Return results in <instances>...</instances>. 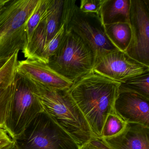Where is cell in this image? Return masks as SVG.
<instances>
[{"label": "cell", "instance_id": "1", "mask_svg": "<svg viewBox=\"0 0 149 149\" xmlns=\"http://www.w3.org/2000/svg\"><path fill=\"white\" fill-rule=\"evenodd\" d=\"M121 83L91 70L68 90L88 122L95 137H101L103 126L114 104Z\"/></svg>", "mask_w": 149, "mask_h": 149}, {"label": "cell", "instance_id": "2", "mask_svg": "<svg viewBox=\"0 0 149 149\" xmlns=\"http://www.w3.org/2000/svg\"><path fill=\"white\" fill-rule=\"evenodd\" d=\"M28 80L44 109L72 137L79 147L93 139L94 136L89 125L68 89H55Z\"/></svg>", "mask_w": 149, "mask_h": 149}, {"label": "cell", "instance_id": "3", "mask_svg": "<svg viewBox=\"0 0 149 149\" xmlns=\"http://www.w3.org/2000/svg\"><path fill=\"white\" fill-rule=\"evenodd\" d=\"M61 23L64 24L65 31L74 33L91 49L95 59L118 50L107 37L99 15L83 13L76 1L64 0Z\"/></svg>", "mask_w": 149, "mask_h": 149}, {"label": "cell", "instance_id": "4", "mask_svg": "<svg viewBox=\"0 0 149 149\" xmlns=\"http://www.w3.org/2000/svg\"><path fill=\"white\" fill-rule=\"evenodd\" d=\"M95 59L94 52L78 36L65 30L58 49L47 64L73 83L92 70Z\"/></svg>", "mask_w": 149, "mask_h": 149}, {"label": "cell", "instance_id": "5", "mask_svg": "<svg viewBox=\"0 0 149 149\" xmlns=\"http://www.w3.org/2000/svg\"><path fill=\"white\" fill-rule=\"evenodd\" d=\"M39 1L9 0L0 11V59L24 48L26 24Z\"/></svg>", "mask_w": 149, "mask_h": 149}, {"label": "cell", "instance_id": "6", "mask_svg": "<svg viewBox=\"0 0 149 149\" xmlns=\"http://www.w3.org/2000/svg\"><path fill=\"white\" fill-rule=\"evenodd\" d=\"M15 141L18 149H80L72 137L45 109Z\"/></svg>", "mask_w": 149, "mask_h": 149}, {"label": "cell", "instance_id": "7", "mask_svg": "<svg viewBox=\"0 0 149 149\" xmlns=\"http://www.w3.org/2000/svg\"><path fill=\"white\" fill-rule=\"evenodd\" d=\"M44 110L40 101L34 94L29 81L17 73L14 92L4 129L12 139L15 140Z\"/></svg>", "mask_w": 149, "mask_h": 149}, {"label": "cell", "instance_id": "8", "mask_svg": "<svg viewBox=\"0 0 149 149\" xmlns=\"http://www.w3.org/2000/svg\"><path fill=\"white\" fill-rule=\"evenodd\" d=\"M130 42L125 54L149 66V0H130Z\"/></svg>", "mask_w": 149, "mask_h": 149}, {"label": "cell", "instance_id": "9", "mask_svg": "<svg viewBox=\"0 0 149 149\" xmlns=\"http://www.w3.org/2000/svg\"><path fill=\"white\" fill-rule=\"evenodd\" d=\"M93 70L120 83L149 72V66L137 61L124 52L115 50L95 60Z\"/></svg>", "mask_w": 149, "mask_h": 149}, {"label": "cell", "instance_id": "10", "mask_svg": "<svg viewBox=\"0 0 149 149\" xmlns=\"http://www.w3.org/2000/svg\"><path fill=\"white\" fill-rule=\"evenodd\" d=\"M114 109L127 123L139 124L149 127V99L132 92H118Z\"/></svg>", "mask_w": 149, "mask_h": 149}, {"label": "cell", "instance_id": "11", "mask_svg": "<svg viewBox=\"0 0 149 149\" xmlns=\"http://www.w3.org/2000/svg\"><path fill=\"white\" fill-rule=\"evenodd\" d=\"M17 73L27 79L55 89H69L73 84L47 64L35 60L19 61Z\"/></svg>", "mask_w": 149, "mask_h": 149}, {"label": "cell", "instance_id": "12", "mask_svg": "<svg viewBox=\"0 0 149 149\" xmlns=\"http://www.w3.org/2000/svg\"><path fill=\"white\" fill-rule=\"evenodd\" d=\"M18 51L12 55L0 70V128L4 129L15 88Z\"/></svg>", "mask_w": 149, "mask_h": 149}, {"label": "cell", "instance_id": "13", "mask_svg": "<svg viewBox=\"0 0 149 149\" xmlns=\"http://www.w3.org/2000/svg\"><path fill=\"white\" fill-rule=\"evenodd\" d=\"M102 139L113 149H149V127L129 123L119 134Z\"/></svg>", "mask_w": 149, "mask_h": 149}, {"label": "cell", "instance_id": "14", "mask_svg": "<svg viewBox=\"0 0 149 149\" xmlns=\"http://www.w3.org/2000/svg\"><path fill=\"white\" fill-rule=\"evenodd\" d=\"M130 0H103L99 16L103 25L130 24Z\"/></svg>", "mask_w": 149, "mask_h": 149}, {"label": "cell", "instance_id": "15", "mask_svg": "<svg viewBox=\"0 0 149 149\" xmlns=\"http://www.w3.org/2000/svg\"><path fill=\"white\" fill-rule=\"evenodd\" d=\"M104 26L106 36L112 45L119 51L125 53L131 39L130 25L117 23Z\"/></svg>", "mask_w": 149, "mask_h": 149}, {"label": "cell", "instance_id": "16", "mask_svg": "<svg viewBox=\"0 0 149 149\" xmlns=\"http://www.w3.org/2000/svg\"><path fill=\"white\" fill-rule=\"evenodd\" d=\"M45 17L35 30L29 43L22 49L24 57L28 60L40 61L42 54L46 45Z\"/></svg>", "mask_w": 149, "mask_h": 149}, {"label": "cell", "instance_id": "17", "mask_svg": "<svg viewBox=\"0 0 149 149\" xmlns=\"http://www.w3.org/2000/svg\"><path fill=\"white\" fill-rule=\"evenodd\" d=\"M63 3V0H49L45 18L46 45L54 36L61 26Z\"/></svg>", "mask_w": 149, "mask_h": 149}, {"label": "cell", "instance_id": "18", "mask_svg": "<svg viewBox=\"0 0 149 149\" xmlns=\"http://www.w3.org/2000/svg\"><path fill=\"white\" fill-rule=\"evenodd\" d=\"M120 92H132L149 99V72L121 83Z\"/></svg>", "mask_w": 149, "mask_h": 149}, {"label": "cell", "instance_id": "19", "mask_svg": "<svg viewBox=\"0 0 149 149\" xmlns=\"http://www.w3.org/2000/svg\"><path fill=\"white\" fill-rule=\"evenodd\" d=\"M49 1V0H39L33 13L29 17L26 24L25 47L29 43L35 30L46 16Z\"/></svg>", "mask_w": 149, "mask_h": 149}, {"label": "cell", "instance_id": "20", "mask_svg": "<svg viewBox=\"0 0 149 149\" xmlns=\"http://www.w3.org/2000/svg\"><path fill=\"white\" fill-rule=\"evenodd\" d=\"M126 124L127 123L116 112L110 113L105 119L100 138L103 139L116 136L123 130Z\"/></svg>", "mask_w": 149, "mask_h": 149}, {"label": "cell", "instance_id": "21", "mask_svg": "<svg viewBox=\"0 0 149 149\" xmlns=\"http://www.w3.org/2000/svg\"><path fill=\"white\" fill-rule=\"evenodd\" d=\"M65 33L64 24L61 23L58 32L52 40L45 46L42 54L40 62L47 64L49 58L53 56L58 49Z\"/></svg>", "mask_w": 149, "mask_h": 149}, {"label": "cell", "instance_id": "22", "mask_svg": "<svg viewBox=\"0 0 149 149\" xmlns=\"http://www.w3.org/2000/svg\"><path fill=\"white\" fill-rule=\"evenodd\" d=\"M103 0H81L79 9L83 13H93L99 15Z\"/></svg>", "mask_w": 149, "mask_h": 149}, {"label": "cell", "instance_id": "23", "mask_svg": "<svg viewBox=\"0 0 149 149\" xmlns=\"http://www.w3.org/2000/svg\"><path fill=\"white\" fill-rule=\"evenodd\" d=\"M14 140L5 129L0 128V148L12 143Z\"/></svg>", "mask_w": 149, "mask_h": 149}, {"label": "cell", "instance_id": "24", "mask_svg": "<svg viewBox=\"0 0 149 149\" xmlns=\"http://www.w3.org/2000/svg\"><path fill=\"white\" fill-rule=\"evenodd\" d=\"M89 143L97 149H113L108 145L102 139L94 137Z\"/></svg>", "mask_w": 149, "mask_h": 149}, {"label": "cell", "instance_id": "25", "mask_svg": "<svg viewBox=\"0 0 149 149\" xmlns=\"http://www.w3.org/2000/svg\"><path fill=\"white\" fill-rule=\"evenodd\" d=\"M0 149H18V148L16 145L15 141L14 140L13 142L12 143L0 148Z\"/></svg>", "mask_w": 149, "mask_h": 149}, {"label": "cell", "instance_id": "26", "mask_svg": "<svg viewBox=\"0 0 149 149\" xmlns=\"http://www.w3.org/2000/svg\"><path fill=\"white\" fill-rule=\"evenodd\" d=\"M80 149H97L95 146L90 143H89L84 145L83 146L80 147Z\"/></svg>", "mask_w": 149, "mask_h": 149}, {"label": "cell", "instance_id": "27", "mask_svg": "<svg viewBox=\"0 0 149 149\" xmlns=\"http://www.w3.org/2000/svg\"><path fill=\"white\" fill-rule=\"evenodd\" d=\"M10 57L0 59V70L1 69L5 66V64L7 62Z\"/></svg>", "mask_w": 149, "mask_h": 149}]
</instances>
